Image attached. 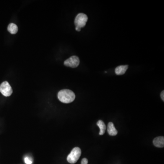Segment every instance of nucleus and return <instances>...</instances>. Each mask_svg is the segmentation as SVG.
<instances>
[{
    "mask_svg": "<svg viewBox=\"0 0 164 164\" xmlns=\"http://www.w3.org/2000/svg\"><path fill=\"white\" fill-rule=\"evenodd\" d=\"M88 160L86 158H83L81 161V164H87Z\"/></svg>",
    "mask_w": 164,
    "mask_h": 164,
    "instance_id": "obj_12",
    "label": "nucleus"
},
{
    "mask_svg": "<svg viewBox=\"0 0 164 164\" xmlns=\"http://www.w3.org/2000/svg\"><path fill=\"white\" fill-rule=\"evenodd\" d=\"M81 155V150L79 147H75L67 157V160L70 164H75Z\"/></svg>",
    "mask_w": 164,
    "mask_h": 164,
    "instance_id": "obj_2",
    "label": "nucleus"
},
{
    "mask_svg": "<svg viewBox=\"0 0 164 164\" xmlns=\"http://www.w3.org/2000/svg\"><path fill=\"white\" fill-rule=\"evenodd\" d=\"M58 98L61 102L69 103L74 100L75 95L72 91L69 90H63L58 93Z\"/></svg>",
    "mask_w": 164,
    "mask_h": 164,
    "instance_id": "obj_1",
    "label": "nucleus"
},
{
    "mask_svg": "<svg viewBox=\"0 0 164 164\" xmlns=\"http://www.w3.org/2000/svg\"><path fill=\"white\" fill-rule=\"evenodd\" d=\"M80 60L79 57L73 56L65 61L64 64L67 67L72 68H75L79 64Z\"/></svg>",
    "mask_w": 164,
    "mask_h": 164,
    "instance_id": "obj_5",
    "label": "nucleus"
},
{
    "mask_svg": "<svg viewBox=\"0 0 164 164\" xmlns=\"http://www.w3.org/2000/svg\"><path fill=\"white\" fill-rule=\"evenodd\" d=\"M128 65H120L117 67L115 70L116 74L118 75H121L125 74L127 69H128Z\"/></svg>",
    "mask_w": 164,
    "mask_h": 164,
    "instance_id": "obj_8",
    "label": "nucleus"
},
{
    "mask_svg": "<svg viewBox=\"0 0 164 164\" xmlns=\"http://www.w3.org/2000/svg\"><path fill=\"white\" fill-rule=\"evenodd\" d=\"M97 124L98 127L100 128V131L99 134L100 135H103L105 133L106 128L105 123L103 122L102 120H100L97 122Z\"/></svg>",
    "mask_w": 164,
    "mask_h": 164,
    "instance_id": "obj_9",
    "label": "nucleus"
},
{
    "mask_svg": "<svg viewBox=\"0 0 164 164\" xmlns=\"http://www.w3.org/2000/svg\"><path fill=\"white\" fill-rule=\"evenodd\" d=\"M0 92L5 97H9L13 92L12 88L7 81L3 82L0 85Z\"/></svg>",
    "mask_w": 164,
    "mask_h": 164,
    "instance_id": "obj_4",
    "label": "nucleus"
},
{
    "mask_svg": "<svg viewBox=\"0 0 164 164\" xmlns=\"http://www.w3.org/2000/svg\"><path fill=\"white\" fill-rule=\"evenodd\" d=\"M107 131L108 134L111 136H115L118 134V131L116 129L114 124L112 122H109L108 124L107 127Z\"/></svg>",
    "mask_w": 164,
    "mask_h": 164,
    "instance_id": "obj_7",
    "label": "nucleus"
},
{
    "mask_svg": "<svg viewBox=\"0 0 164 164\" xmlns=\"http://www.w3.org/2000/svg\"><path fill=\"white\" fill-rule=\"evenodd\" d=\"M7 30L11 34H16L18 32V27L14 23H10L8 25Z\"/></svg>",
    "mask_w": 164,
    "mask_h": 164,
    "instance_id": "obj_10",
    "label": "nucleus"
},
{
    "mask_svg": "<svg viewBox=\"0 0 164 164\" xmlns=\"http://www.w3.org/2000/svg\"><path fill=\"white\" fill-rule=\"evenodd\" d=\"M164 91H163L161 92V95H160V97H161V99H162V100L164 101Z\"/></svg>",
    "mask_w": 164,
    "mask_h": 164,
    "instance_id": "obj_13",
    "label": "nucleus"
},
{
    "mask_svg": "<svg viewBox=\"0 0 164 164\" xmlns=\"http://www.w3.org/2000/svg\"><path fill=\"white\" fill-rule=\"evenodd\" d=\"M88 20V17L86 14L83 13H79L76 16L74 20V24L76 27L79 28H83L86 24Z\"/></svg>",
    "mask_w": 164,
    "mask_h": 164,
    "instance_id": "obj_3",
    "label": "nucleus"
},
{
    "mask_svg": "<svg viewBox=\"0 0 164 164\" xmlns=\"http://www.w3.org/2000/svg\"><path fill=\"white\" fill-rule=\"evenodd\" d=\"M153 144L158 148H162L164 146V138L163 136L157 137L154 139Z\"/></svg>",
    "mask_w": 164,
    "mask_h": 164,
    "instance_id": "obj_6",
    "label": "nucleus"
},
{
    "mask_svg": "<svg viewBox=\"0 0 164 164\" xmlns=\"http://www.w3.org/2000/svg\"><path fill=\"white\" fill-rule=\"evenodd\" d=\"M25 162L27 164H32V161L28 157H26L25 158Z\"/></svg>",
    "mask_w": 164,
    "mask_h": 164,
    "instance_id": "obj_11",
    "label": "nucleus"
}]
</instances>
